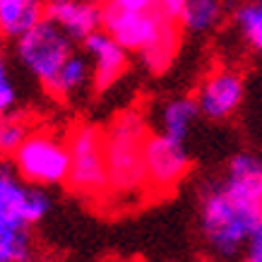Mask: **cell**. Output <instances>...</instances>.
I'll return each mask as SVG.
<instances>
[{
    "label": "cell",
    "mask_w": 262,
    "mask_h": 262,
    "mask_svg": "<svg viewBox=\"0 0 262 262\" xmlns=\"http://www.w3.org/2000/svg\"><path fill=\"white\" fill-rule=\"evenodd\" d=\"M260 224L262 205L233 195L219 178L202 185L198 200V226L207 255L214 262L241 260Z\"/></svg>",
    "instance_id": "cell-1"
},
{
    "label": "cell",
    "mask_w": 262,
    "mask_h": 262,
    "mask_svg": "<svg viewBox=\"0 0 262 262\" xmlns=\"http://www.w3.org/2000/svg\"><path fill=\"white\" fill-rule=\"evenodd\" d=\"M51 198L46 188L29 185L12 161L0 164V262H32L36 255L32 226L46 219Z\"/></svg>",
    "instance_id": "cell-2"
},
{
    "label": "cell",
    "mask_w": 262,
    "mask_h": 262,
    "mask_svg": "<svg viewBox=\"0 0 262 262\" xmlns=\"http://www.w3.org/2000/svg\"><path fill=\"white\" fill-rule=\"evenodd\" d=\"M149 127L142 113L135 108L118 113L103 130L106 166H108V202L133 205L147 195V168H144V144Z\"/></svg>",
    "instance_id": "cell-3"
},
{
    "label": "cell",
    "mask_w": 262,
    "mask_h": 262,
    "mask_svg": "<svg viewBox=\"0 0 262 262\" xmlns=\"http://www.w3.org/2000/svg\"><path fill=\"white\" fill-rule=\"evenodd\" d=\"M70 147V176L68 185L89 202H108V166L103 133L96 125L82 123L68 137Z\"/></svg>",
    "instance_id": "cell-4"
},
{
    "label": "cell",
    "mask_w": 262,
    "mask_h": 262,
    "mask_svg": "<svg viewBox=\"0 0 262 262\" xmlns=\"http://www.w3.org/2000/svg\"><path fill=\"white\" fill-rule=\"evenodd\" d=\"M15 53L17 60L48 92L51 84L56 82L60 68L65 65V60L75 53V41L51 17H43L32 32H27L22 39L15 41Z\"/></svg>",
    "instance_id": "cell-5"
},
{
    "label": "cell",
    "mask_w": 262,
    "mask_h": 262,
    "mask_svg": "<svg viewBox=\"0 0 262 262\" xmlns=\"http://www.w3.org/2000/svg\"><path fill=\"white\" fill-rule=\"evenodd\" d=\"M12 166L29 185H60L70 176V147L51 133H29L12 154Z\"/></svg>",
    "instance_id": "cell-6"
},
{
    "label": "cell",
    "mask_w": 262,
    "mask_h": 262,
    "mask_svg": "<svg viewBox=\"0 0 262 262\" xmlns=\"http://www.w3.org/2000/svg\"><path fill=\"white\" fill-rule=\"evenodd\" d=\"M147 195H168L183 183L190 171V154L185 142L171 140L164 133H149L144 144Z\"/></svg>",
    "instance_id": "cell-7"
},
{
    "label": "cell",
    "mask_w": 262,
    "mask_h": 262,
    "mask_svg": "<svg viewBox=\"0 0 262 262\" xmlns=\"http://www.w3.org/2000/svg\"><path fill=\"white\" fill-rule=\"evenodd\" d=\"M173 19H166L159 10L151 12H125L108 5L103 8V32H108L130 53L144 56L164 36Z\"/></svg>",
    "instance_id": "cell-8"
},
{
    "label": "cell",
    "mask_w": 262,
    "mask_h": 262,
    "mask_svg": "<svg viewBox=\"0 0 262 262\" xmlns=\"http://www.w3.org/2000/svg\"><path fill=\"white\" fill-rule=\"evenodd\" d=\"M243 99H246V80L236 68H226V65L207 72L195 92V101L202 118L214 123L236 116Z\"/></svg>",
    "instance_id": "cell-9"
},
{
    "label": "cell",
    "mask_w": 262,
    "mask_h": 262,
    "mask_svg": "<svg viewBox=\"0 0 262 262\" xmlns=\"http://www.w3.org/2000/svg\"><path fill=\"white\" fill-rule=\"evenodd\" d=\"M84 53L94 68V92H106L125 75L127 70V51L113 39L108 32H94L82 41Z\"/></svg>",
    "instance_id": "cell-10"
},
{
    "label": "cell",
    "mask_w": 262,
    "mask_h": 262,
    "mask_svg": "<svg viewBox=\"0 0 262 262\" xmlns=\"http://www.w3.org/2000/svg\"><path fill=\"white\" fill-rule=\"evenodd\" d=\"M46 17H51L72 41H84L94 32L103 29V8L87 0H68L60 5H48Z\"/></svg>",
    "instance_id": "cell-11"
},
{
    "label": "cell",
    "mask_w": 262,
    "mask_h": 262,
    "mask_svg": "<svg viewBox=\"0 0 262 262\" xmlns=\"http://www.w3.org/2000/svg\"><path fill=\"white\" fill-rule=\"evenodd\" d=\"M219 181L233 195L262 205V154L255 151H238L226 161Z\"/></svg>",
    "instance_id": "cell-12"
},
{
    "label": "cell",
    "mask_w": 262,
    "mask_h": 262,
    "mask_svg": "<svg viewBox=\"0 0 262 262\" xmlns=\"http://www.w3.org/2000/svg\"><path fill=\"white\" fill-rule=\"evenodd\" d=\"M46 8L43 0H0V36L22 39L46 17Z\"/></svg>",
    "instance_id": "cell-13"
},
{
    "label": "cell",
    "mask_w": 262,
    "mask_h": 262,
    "mask_svg": "<svg viewBox=\"0 0 262 262\" xmlns=\"http://www.w3.org/2000/svg\"><path fill=\"white\" fill-rule=\"evenodd\" d=\"M202 116L198 108L195 96H176L168 99L159 111V133H164L171 140L178 142H188L192 127Z\"/></svg>",
    "instance_id": "cell-14"
},
{
    "label": "cell",
    "mask_w": 262,
    "mask_h": 262,
    "mask_svg": "<svg viewBox=\"0 0 262 262\" xmlns=\"http://www.w3.org/2000/svg\"><path fill=\"white\" fill-rule=\"evenodd\" d=\"M89 87H94V68H92V60H89L87 53H72L65 65L58 72L56 82L51 84L48 94L58 96V99H77L82 92H87Z\"/></svg>",
    "instance_id": "cell-15"
},
{
    "label": "cell",
    "mask_w": 262,
    "mask_h": 262,
    "mask_svg": "<svg viewBox=\"0 0 262 262\" xmlns=\"http://www.w3.org/2000/svg\"><path fill=\"white\" fill-rule=\"evenodd\" d=\"M224 19V3L222 0H188L181 12L183 32L188 34H207L216 29Z\"/></svg>",
    "instance_id": "cell-16"
},
{
    "label": "cell",
    "mask_w": 262,
    "mask_h": 262,
    "mask_svg": "<svg viewBox=\"0 0 262 262\" xmlns=\"http://www.w3.org/2000/svg\"><path fill=\"white\" fill-rule=\"evenodd\" d=\"M233 27L238 29L246 46L262 56V3L260 0H243L233 10Z\"/></svg>",
    "instance_id": "cell-17"
},
{
    "label": "cell",
    "mask_w": 262,
    "mask_h": 262,
    "mask_svg": "<svg viewBox=\"0 0 262 262\" xmlns=\"http://www.w3.org/2000/svg\"><path fill=\"white\" fill-rule=\"evenodd\" d=\"M181 32H183L181 24L171 22V27L164 32V36L142 56L144 65H147L151 72H164L168 65L173 63L176 53H178V46H181Z\"/></svg>",
    "instance_id": "cell-18"
},
{
    "label": "cell",
    "mask_w": 262,
    "mask_h": 262,
    "mask_svg": "<svg viewBox=\"0 0 262 262\" xmlns=\"http://www.w3.org/2000/svg\"><path fill=\"white\" fill-rule=\"evenodd\" d=\"M29 130H27V123L19 118H5L3 125H0V154L3 157H12L17 151V147L27 140Z\"/></svg>",
    "instance_id": "cell-19"
},
{
    "label": "cell",
    "mask_w": 262,
    "mask_h": 262,
    "mask_svg": "<svg viewBox=\"0 0 262 262\" xmlns=\"http://www.w3.org/2000/svg\"><path fill=\"white\" fill-rule=\"evenodd\" d=\"M17 103V89L10 80V72H8V65L3 63V58H0V111L8 113L15 108Z\"/></svg>",
    "instance_id": "cell-20"
},
{
    "label": "cell",
    "mask_w": 262,
    "mask_h": 262,
    "mask_svg": "<svg viewBox=\"0 0 262 262\" xmlns=\"http://www.w3.org/2000/svg\"><path fill=\"white\" fill-rule=\"evenodd\" d=\"M241 262H262V224L253 231V236L248 241L246 253H243Z\"/></svg>",
    "instance_id": "cell-21"
},
{
    "label": "cell",
    "mask_w": 262,
    "mask_h": 262,
    "mask_svg": "<svg viewBox=\"0 0 262 262\" xmlns=\"http://www.w3.org/2000/svg\"><path fill=\"white\" fill-rule=\"evenodd\" d=\"M111 5L125 12H151L157 10V0H113Z\"/></svg>",
    "instance_id": "cell-22"
},
{
    "label": "cell",
    "mask_w": 262,
    "mask_h": 262,
    "mask_svg": "<svg viewBox=\"0 0 262 262\" xmlns=\"http://www.w3.org/2000/svg\"><path fill=\"white\" fill-rule=\"evenodd\" d=\"M185 3H188V0H157V10H159L166 19L178 22V19H181L183 8H185Z\"/></svg>",
    "instance_id": "cell-23"
},
{
    "label": "cell",
    "mask_w": 262,
    "mask_h": 262,
    "mask_svg": "<svg viewBox=\"0 0 262 262\" xmlns=\"http://www.w3.org/2000/svg\"><path fill=\"white\" fill-rule=\"evenodd\" d=\"M87 3H94V5H99V8H108L113 0H87Z\"/></svg>",
    "instance_id": "cell-24"
},
{
    "label": "cell",
    "mask_w": 262,
    "mask_h": 262,
    "mask_svg": "<svg viewBox=\"0 0 262 262\" xmlns=\"http://www.w3.org/2000/svg\"><path fill=\"white\" fill-rule=\"evenodd\" d=\"M46 5H60V3H68V0H43Z\"/></svg>",
    "instance_id": "cell-25"
},
{
    "label": "cell",
    "mask_w": 262,
    "mask_h": 262,
    "mask_svg": "<svg viewBox=\"0 0 262 262\" xmlns=\"http://www.w3.org/2000/svg\"><path fill=\"white\" fill-rule=\"evenodd\" d=\"M3 120H5V113L0 111V125H3ZM0 157H3V154H0Z\"/></svg>",
    "instance_id": "cell-26"
},
{
    "label": "cell",
    "mask_w": 262,
    "mask_h": 262,
    "mask_svg": "<svg viewBox=\"0 0 262 262\" xmlns=\"http://www.w3.org/2000/svg\"><path fill=\"white\" fill-rule=\"evenodd\" d=\"M260 3H262V0H260Z\"/></svg>",
    "instance_id": "cell-27"
}]
</instances>
